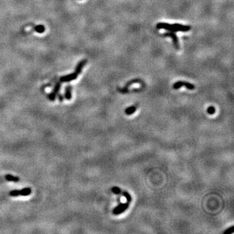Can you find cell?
<instances>
[{
    "instance_id": "obj_1",
    "label": "cell",
    "mask_w": 234,
    "mask_h": 234,
    "mask_svg": "<svg viewBox=\"0 0 234 234\" xmlns=\"http://www.w3.org/2000/svg\"><path fill=\"white\" fill-rule=\"evenodd\" d=\"M32 193V190L30 187L23 188L21 190H13L9 192V195L12 197H16L19 196H29Z\"/></svg>"
},
{
    "instance_id": "obj_2",
    "label": "cell",
    "mask_w": 234,
    "mask_h": 234,
    "mask_svg": "<svg viewBox=\"0 0 234 234\" xmlns=\"http://www.w3.org/2000/svg\"><path fill=\"white\" fill-rule=\"evenodd\" d=\"M129 202H126V203H120L119 205L117 206V207H115L113 210V214L115 215H118L122 213L123 212L126 211L127 208H129Z\"/></svg>"
},
{
    "instance_id": "obj_3",
    "label": "cell",
    "mask_w": 234,
    "mask_h": 234,
    "mask_svg": "<svg viewBox=\"0 0 234 234\" xmlns=\"http://www.w3.org/2000/svg\"><path fill=\"white\" fill-rule=\"evenodd\" d=\"M183 86L185 87L187 89H189V90H194V89H195V86H194L193 84L190 83H189V82L181 81L176 82V83L173 85V88H174V89H179L180 88H181Z\"/></svg>"
},
{
    "instance_id": "obj_4",
    "label": "cell",
    "mask_w": 234,
    "mask_h": 234,
    "mask_svg": "<svg viewBox=\"0 0 234 234\" xmlns=\"http://www.w3.org/2000/svg\"><path fill=\"white\" fill-rule=\"evenodd\" d=\"M156 27L157 29H165L166 31H171V32H174V33H176V27L174 24H170L168 23H163V22H161L157 24V26Z\"/></svg>"
},
{
    "instance_id": "obj_5",
    "label": "cell",
    "mask_w": 234,
    "mask_h": 234,
    "mask_svg": "<svg viewBox=\"0 0 234 234\" xmlns=\"http://www.w3.org/2000/svg\"><path fill=\"white\" fill-rule=\"evenodd\" d=\"M60 87H61V83H60V82H57V83L55 84V85L52 92H51L50 93V95H48V98H49L50 101L51 102L55 101L57 96L58 95V94L59 92Z\"/></svg>"
},
{
    "instance_id": "obj_6",
    "label": "cell",
    "mask_w": 234,
    "mask_h": 234,
    "mask_svg": "<svg viewBox=\"0 0 234 234\" xmlns=\"http://www.w3.org/2000/svg\"><path fill=\"white\" fill-rule=\"evenodd\" d=\"M163 36H169V37H171L172 39L173 44H174V47H175L176 49V50L180 49V44H179L178 38L177 37V36L176 35V34L174 32H171V31L166 32L165 33H164Z\"/></svg>"
},
{
    "instance_id": "obj_7",
    "label": "cell",
    "mask_w": 234,
    "mask_h": 234,
    "mask_svg": "<svg viewBox=\"0 0 234 234\" xmlns=\"http://www.w3.org/2000/svg\"><path fill=\"white\" fill-rule=\"evenodd\" d=\"M78 76V75H77L75 72H74V73H72V74L66 75H65V76L61 77L60 79V82H70L71 81L76 80Z\"/></svg>"
},
{
    "instance_id": "obj_8",
    "label": "cell",
    "mask_w": 234,
    "mask_h": 234,
    "mask_svg": "<svg viewBox=\"0 0 234 234\" xmlns=\"http://www.w3.org/2000/svg\"><path fill=\"white\" fill-rule=\"evenodd\" d=\"M87 63V60L86 59L81 60V61L78 64L76 67H75V68L74 72L75 73V74L78 75H80L81 74V72L82 71V70H83V67L86 65Z\"/></svg>"
},
{
    "instance_id": "obj_9",
    "label": "cell",
    "mask_w": 234,
    "mask_h": 234,
    "mask_svg": "<svg viewBox=\"0 0 234 234\" xmlns=\"http://www.w3.org/2000/svg\"><path fill=\"white\" fill-rule=\"evenodd\" d=\"M72 87L70 85H68L65 87V97L66 100H70L72 99Z\"/></svg>"
},
{
    "instance_id": "obj_10",
    "label": "cell",
    "mask_w": 234,
    "mask_h": 234,
    "mask_svg": "<svg viewBox=\"0 0 234 234\" xmlns=\"http://www.w3.org/2000/svg\"><path fill=\"white\" fill-rule=\"evenodd\" d=\"M5 180L8 181H12V182H15V183H17L20 181V178L18 177V176H15L12 174H6L5 176Z\"/></svg>"
},
{
    "instance_id": "obj_11",
    "label": "cell",
    "mask_w": 234,
    "mask_h": 234,
    "mask_svg": "<svg viewBox=\"0 0 234 234\" xmlns=\"http://www.w3.org/2000/svg\"><path fill=\"white\" fill-rule=\"evenodd\" d=\"M136 107L134 105L130 106V107H127L125 110V113L127 115H132L136 111Z\"/></svg>"
},
{
    "instance_id": "obj_12",
    "label": "cell",
    "mask_w": 234,
    "mask_h": 234,
    "mask_svg": "<svg viewBox=\"0 0 234 234\" xmlns=\"http://www.w3.org/2000/svg\"><path fill=\"white\" fill-rule=\"evenodd\" d=\"M122 195L125 197L126 200H127V202H128L129 203H131V202H132V196H131V194L128 192H127V191H122Z\"/></svg>"
},
{
    "instance_id": "obj_13",
    "label": "cell",
    "mask_w": 234,
    "mask_h": 234,
    "mask_svg": "<svg viewBox=\"0 0 234 234\" xmlns=\"http://www.w3.org/2000/svg\"><path fill=\"white\" fill-rule=\"evenodd\" d=\"M35 30L36 32H37L38 33H44L45 31V27L44 26H42V25H38V26L35 27Z\"/></svg>"
},
{
    "instance_id": "obj_14",
    "label": "cell",
    "mask_w": 234,
    "mask_h": 234,
    "mask_svg": "<svg viewBox=\"0 0 234 234\" xmlns=\"http://www.w3.org/2000/svg\"><path fill=\"white\" fill-rule=\"evenodd\" d=\"M111 191L114 194H122V191L119 187L117 186H114L111 188Z\"/></svg>"
},
{
    "instance_id": "obj_15",
    "label": "cell",
    "mask_w": 234,
    "mask_h": 234,
    "mask_svg": "<svg viewBox=\"0 0 234 234\" xmlns=\"http://www.w3.org/2000/svg\"><path fill=\"white\" fill-rule=\"evenodd\" d=\"M215 111H216V110H215V108L213 106H210L207 109V113L211 115H213L215 113Z\"/></svg>"
},
{
    "instance_id": "obj_16",
    "label": "cell",
    "mask_w": 234,
    "mask_h": 234,
    "mask_svg": "<svg viewBox=\"0 0 234 234\" xmlns=\"http://www.w3.org/2000/svg\"><path fill=\"white\" fill-rule=\"evenodd\" d=\"M233 232H234V227L232 226L228 228H227L223 232V233L224 234H231V233H232Z\"/></svg>"
},
{
    "instance_id": "obj_17",
    "label": "cell",
    "mask_w": 234,
    "mask_h": 234,
    "mask_svg": "<svg viewBox=\"0 0 234 234\" xmlns=\"http://www.w3.org/2000/svg\"><path fill=\"white\" fill-rule=\"evenodd\" d=\"M58 98H59V100L60 102H63V100H64V96L62 95H59L58 94Z\"/></svg>"
}]
</instances>
